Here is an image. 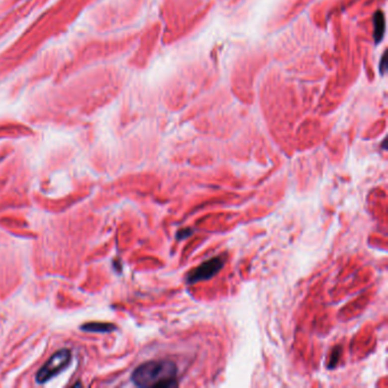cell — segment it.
<instances>
[{
	"label": "cell",
	"instance_id": "277c9868",
	"mask_svg": "<svg viewBox=\"0 0 388 388\" xmlns=\"http://www.w3.org/2000/svg\"><path fill=\"white\" fill-rule=\"evenodd\" d=\"M374 24H375V34H374L375 40L376 43H379L383 40L384 34H385V27H386L385 16H384V13L382 10H378L377 13L375 14Z\"/></svg>",
	"mask_w": 388,
	"mask_h": 388
},
{
	"label": "cell",
	"instance_id": "6da1fadb",
	"mask_svg": "<svg viewBox=\"0 0 388 388\" xmlns=\"http://www.w3.org/2000/svg\"><path fill=\"white\" fill-rule=\"evenodd\" d=\"M178 367L170 360H156L140 364L133 371L131 379L138 387L173 388L179 386Z\"/></svg>",
	"mask_w": 388,
	"mask_h": 388
},
{
	"label": "cell",
	"instance_id": "ba28073f",
	"mask_svg": "<svg viewBox=\"0 0 388 388\" xmlns=\"http://www.w3.org/2000/svg\"><path fill=\"white\" fill-rule=\"evenodd\" d=\"M179 232L184 233V235H180V236H178V238H179V239H185V238H187L188 236L192 235V232H193V231L190 230V229H184V230H180Z\"/></svg>",
	"mask_w": 388,
	"mask_h": 388
},
{
	"label": "cell",
	"instance_id": "5b68a950",
	"mask_svg": "<svg viewBox=\"0 0 388 388\" xmlns=\"http://www.w3.org/2000/svg\"><path fill=\"white\" fill-rule=\"evenodd\" d=\"M82 330L89 331V332H110L116 329L115 326L110 323H99V322H93V323H87L85 326H82Z\"/></svg>",
	"mask_w": 388,
	"mask_h": 388
},
{
	"label": "cell",
	"instance_id": "3957f363",
	"mask_svg": "<svg viewBox=\"0 0 388 388\" xmlns=\"http://www.w3.org/2000/svg\"><path fill=\"white\" fill-rule=\"evenodd\" d=\"M225 263V256L219 255L215 257H212L207 261H205L204 263H201L199 267L194 269L187 275V284L189 285H195L200 281L209 280L213 277L220 272L221 269L223 268Z\"/></svg>",
	"mask_w": 388,
	"mask_h": 388
},
{
	"label": "cell",
	"instance_id": "8992f818",
	"mask_svg": "<svg viewBox=\"0 0 388 388\" xmlns=\"http://www.w3.org/2000/svg\"><path fill=\"white\" fill-rule=\"evenodd\" d=\"M339 356H340V347L337 346V347H336L335 351H332L329 368H335L336 367V364H337L338 360H339Z\"/></svg>",
	"mask_w": 388,
	"mask_h": 388
},
{
	"label": "cell",
	"instance_id": "7a4b0ae2",
	"mask_svg": "<svg viewBox=\"0 0 388 388\" xmlns=\"http://www.w3.org/2000/svg\"><path fill=\"white\" fill-rule=\"evenodd\" d=\"M71 352L69 350H61L55 353L51 358L47 361L41 369L38 371L35 379L39 384H45L55 376H57L59 372H62L65 368L69 366L71 362Z\"/></svg>",
	"mask_w": 388,
	"mask_h": 388
},
{
	"label": "cell",
	"instance_id": "52a82bcc",
	"mask_svg": "<svg viewBox=\"0 0 388 388\" xmlns=\"http://www.w3.org/2000/svg\"><path fill=\"white\" fill-rule=\"evenodd\" d=\"M386 67H387V56H386V53H384L383 57H382V62H380V64H379L380 73H382V74L385 73Z\"/></svg>",
	"mask_w": 388,
	"mask_h": 388
}]
</instances>
